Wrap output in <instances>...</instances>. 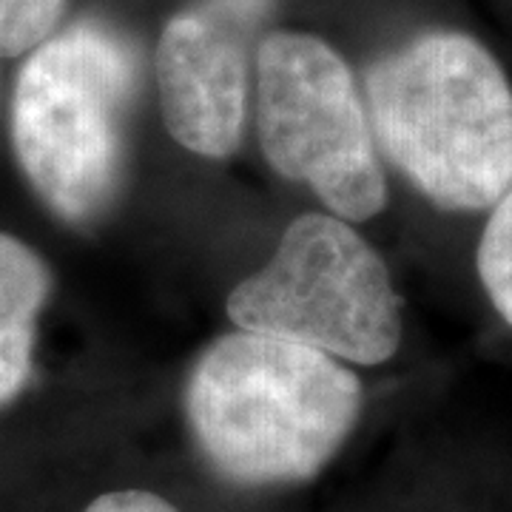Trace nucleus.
Returning a JSON list of instances; mask_svg holds the SVG:
<instances>
[{
  "label": "nucleus",
  "instance_id": "nucleus-3",
  "mask_svg": "<svg viewBox=\"0 0 512 512\" xmlns=\"http://www.w3.org/2000/svg\"><path fill=\"white\" fill-rule=\"evenodd\" d=\"M137 77L131 46L94 20L57 29L23 60L9 134L26 183L57 220L86 225L117 197Z\"/></svg>",
  "mask_w": 512,
  "mask_h": 512
},
{
  "label": "nucleus",
  "instance_id": "nucleus-8",
  "mask_svg": "<svg viewBox=\"0 0 512 512\" xmlns=\"http://www.w3.org/2000/svg\"><path fill=\"white\" fill-rule=\"evenodd\" d=\"M478 276L493 308L512 328V185L493 205L478 242Z\"/></svg>",
  "mask_w": 512,
  "mask_h": 512
},
{
  "label": "nucleus",
  "instance_id": "nucleus-4",
  "mask_svg": "<svg viewBox=\"0 0 512 512\" xmlns=\"http://www.w3.org/2000/svg\"><path fill=\"white\" fill-rule=\"evenodd\" d=\"M234 328L282 336L345 365L376 367L402 345V299L382 254L353 222L308 211L225 302Z\"/></svg>",
  "mask_w": 512,
  "mask_h": 512
},
{
  "label": "nucleus",
  "instance_id": "nucleus-1",
  "mask_svg": "<svg viewBox=\"0 0 512 512\" xmlns=\"http://www.w3.org/2000/svg\"><path fill=\"white\" fill-rule=\"evenodd\" d=\"M185 421L208 467L265 490L316 478L353 436L365 387L322 350L259 330L217 336L188 370Z\"/></svg>",
  "mask_w": 512,
  "mask_h": 512
},
{
  "label": "nucleus",
  "instance_id": "nucleus-7",
  "mask_svg": "<svg viewBox=\"0 0 512 512\" xmlns=\"http://www.w3.org/2000/svg\"><path fill=\"white\" fill-rule=\"evenodd\" d=\"M55 288L52 268L29 242L0 231V407L35 376L37 325Z\"/></svg>",
  "mask_w": 512,
  "mask_h": 512
},
{
  "label": "nucleus",
  "instance_id": "nucleus-6",
  "mask_svg": "<svg viewBox=\"0 0 512 512\" xmlns=\"http://www.w3.org/2000/svg\"><path fill=\"white\" fill-rule=\"evenodd\" d=\"M268 0H200L177 12L154 49L168 134L191 154L225 160L242 143L251 106L248 43Z\"/></svg>",
  "mask_w": 512,
  "mask_h": 512
},
{
  "label": "nucleus",
  "instance_id": "nucleus-5",
  "mask_svg": "<svg viewBox=\"0 0 512 512\" xmlns=\"http://www.w3.org/2000/svg\"><path fill=\"white\" fill-rule=\"evenodd\" d=\"M256 137L279 177L348 222L379 217L387 177L348 60L322 37L271 32L254 60Z\"/></svg>",
  "mask_w": 512,
  "mask_h": 512
},
{
  "label": "nucleus",
  "instance_id": "nucleus-9",
  "mask_svg": "<svg viewBox=\"0 0 512 512\" xmlns=\"http://www.w3.org/2000/svg\"><path fill=\"white\" fill-rule=\"evenodd\" d=\"M66 0H0V57H26L55 35Z\"/></svg>",
  "mask_w": 512,
  "mask_h": 512
},
{
  "label": "nucleus",
  "instance_id": "nucleus-10",
  "mask_svg": "<svg viewBox=\"0 0 512 512\" xmlns=\"http://www.w3.org/2000/svg\"><path fill=\"white\" fill-rule=\"evenodd\" d=\"M83 512H180L168 498L151 490H109L86 504Z\"/></svg>",
  "mask_w": 512,
  "mask_h": 512
},
{
  "label": "nucleus",
  "instance_id": "nucleus-2",
  "mask_svg": "<svg viewBox=\"0 0 512 512\" xmlns=\"http://www.w3.org/2000/svg\"><path fill=\"white\" fill-rule=\"evenodd\" d=\"M376 148L441 211H484L512 185V86L476 37L427 32L365 80Z\"/></svg>",
  "mask_w": 512,
  "mask_h": 512
}]
</instances>
